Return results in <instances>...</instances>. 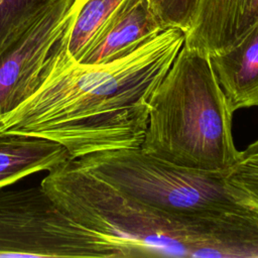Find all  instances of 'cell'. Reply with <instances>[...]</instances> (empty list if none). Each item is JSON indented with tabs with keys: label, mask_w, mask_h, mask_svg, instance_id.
Wrapping results in <instances>:
<instances>
[{
	"label": "cell",
	"mask_w": 258,
	"mask_h": 258,
	"mask_svg": "<svg viewBox=\"0 0 258 258\" xmlns=\"http://www.w3.org/2000/svg\"><path fill=\"white\" fill-rule=\"evenodd\" d=\"M233 112L258 107V22L231 47L210 55Z\"/></svg>",
	"instance_id": "9"
},
{
	"label": "cell",
	"mask_w": 258,
	"mask_h": 258,
	"mask_svg": "<svg viewBox=\"0 0 258 258\" xmlns=\"http://www.w3.org/2000/svg\"><path fill=\"white\" fill-rule=\"evenodd\" d=\"M130 0H74L73 15L66 31V48L80 62L109 21Z\"/></svg>",
	"instance_id": "11"
},
{
	"label": "cell",
	"mask_w": 258,
	"mask_h": 258,
	"mask_svg": "<svg viewBox=\"0 0 258 258\" xmlns=\"http://www.w3.org/2000/svg\"><path fill=\"white\" fill-rule=\"evenodd\" d=\"M165 28L151 0H130L109 21L80 62L94 64L120 58Z\"/></svg>",
	"instance_id": "8"
},
{
	"label": "cell",
	"mask_w": 258,
	"mask_h": 258,
	"mask_svg": "<svg viewBox=\"0 0 258 258\" xmlns=\"http://www.w3.org/2000/svg\"><path fill=\"white\" fill-rule=\"evenodd\" d=\"M69 158L68 150L51 139L0 131V188L49 171Z\"/></svg>",
	"instance_id": "10"
},
{
	"label": "cell",
	"mask_w": 258,
	"mask_h": 258,
	"mask_svg": "<svg viewBox=\"0 0 258 258\" xmlns=\"http://www.w3.org/2000/svg\"><path fill=\"white\" fill-rule=\"evenodd\" d=\"M0 257L103 258L99 238L67 216L39 183L0 188Z\"/></svg>",
	"instance_id": "5"
},
{
	"label": "cell",
	"mask_w": 258,
	"mask_h": 258,
	"mask_svg": "<svg viewBox=\"0 0 258 258\" xmlns=\"http://www.w3.org/2000/svg\"><path fill=\"white\" fill-rule=\"evenodd\" d=\"M73 2L55 1L0 58V117L37 90L48 57L70 24Z\"/></svg>",
	"instance_id": "6"
},
{
	"label": "cell",
	"mask_w": 258,
	"mask_h": 258,
	"mask_svg": "<svg viewBox=\"0 0 258 258\" xmlns=\"http://www.w3.org/2000/svg\"><path fill=\"white\" fill-rule=\"evenodd\" d=\"M57 0H0V58Z\"/></svg>",
	"instance_id": "12"
},
{
	"label": "cell",
	"mask_w": 258,
	"mask_h": 258,
	"mask_svg": "<svg viewBox=\"0 0 258 258\" xmlns=\"http://www.w3.org/2000/svg\"><path fill=\"white\" fill-rule=\"evenodd\" d=\"M184 38L182 29L167 27L120 58L88 64L70 56L64 32L37 90L0 117V131L51 139L70 158L140 146L151 95Z\"/></svg>",
	"instance_id": "1"
},
{
	"label": "cell",
	"mask_w": 258,
	"mask_h": 258,
	"mask_svg": "<svg viewBox=\"0 0 258 258\" xmlns=\"http://www.w3.org/2000/svg\"><path fill=\"white\" fill-rule=\"evenodd\" d=\"M233 114L210 56L182 45L151 95L140 147L178 166L226 172L239 156Z\"/></svg>",
	"instance_id": "3"
},
{
	"label": "cell",
	"mask_w": 258,
	"mask_h": 258,
	"mask_svg": "<svg viewBox=\"0 0 258 258\" xmlns=\"http://www.w3.org/2000/svg\"><path fill=\"white\" fill-rule=\"evenodd\" d=\"M153 8L166 27L187 29L198 0H151Z\"/></svg>",
	"instance_id": "14"
},
{
	"label": "cell",
	"mask_w": 258,
	"mask_h": 258,
	"mask_svg": "<svg viewBox=\"0 0 258 258\" xmlns=\"http://www.w3.org/2000/svg\"><path fill=\"white\" fill-rule=\"evenodd\" d=\"M258 22V0H198L184 43L205 55L238 42Z\"/></svg>",
	"instance_id": "7"
},
{
	"label": "cell",
	"mask_w": 258,
	"mask_h": 258,
	"mask_svg": "<svg viewBox=\"0 0 258 258\" xmlns=\"http://www.w3.org/2000/svg\"><path fill=\"white\" fill-rule=\"evenodd\" d=\"M224 176L235 196L258 214V139L239 151L237 160Z\"/></svg>",
	"instance_id": "13"
},
{
	"label": "cell",
	"mask_w": 258,
	"mask_h": 258,
	"mask_svg": "<svg viewBox=\"0 0 258 258\" xmlns=\"http://www.w3.org/2000/svg\"><path fill=\"white\" fill-rule=\"evenodd\" d=\"M40 184L67 216L95 233L103 258H258V214H165L128 200L72 158L47 171Z\"/></svg>",
	"instance_id": "2"
},
{
	"label": "cell",
	"mask_w": 258,
	"mask_h": 258,
	"mask_svg": "<svg viewBox=\"0 0 258 258\" xmlns=\"http://www.w3.org/2000/svg\"><path fill=\"white\" fill-rule=\"evenodd\" d=\"M72 159L128 200L165 214L202 218L257 214L235 196L225 180V172L178 166L140 146Z\"/></svg>",
	"instance_id": "4"
}]
</instances>
